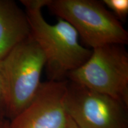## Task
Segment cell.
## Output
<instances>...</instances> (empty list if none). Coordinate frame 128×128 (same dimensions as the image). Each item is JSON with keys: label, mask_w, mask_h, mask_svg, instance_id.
Masks as SVG:
<instances>
[{"label": "cell", "mask_w": 128, "mask_h": 128, "mask_svg": "<svg viewBox=\"0 0 128 128\" xmlns=\"http://www.w3.org/2000/svg\"><path fill=\"white\" fill-rule=\"evenodd\" d=\"M31 35L46 59L49 81L66 80L71 72L87 61L92 50L81 45L77 32L66 21L58 18L55 24L48 23L42 14L48 0H22Z\"/></svg>", "instance_id": "obj_1"}, {"label": "cell", "mask_w": 128, "mask_h": 128, "mask_svg": "<svg viewBox=\"0 0 128 128\" xmlns=\"http://www.w3.org/2000/svg\"><path fill=\"white\" fill-rule=\"evenodd\" d=\"M46 59L32 35L0 61L7 115L12 119L34 99L41 86Z\"/></svg>", "instance_id": "obj_2"}, {"label": "cell", "mask_w": 128, "mask_h": 128, "mask_svg": "<svg viewBox=\"0 0 128 128\" xmlns=\"http://www.w3.org/2000/svg\"><path fill=\"white\" fill-rule=\"evenodd\" d=\"M46 7L70 23L92 49L109 44H128V32L102 1L48 0Z\"/></svg>", "instance_id": "obj_3"}, {"label": "cell", "mask_w": 128, "mask_h": 128, "mask_svg": "<svg viewBox=\"0 0 128 128\" xmlns=\"http://www.w3.org/2000/svg\"><path fill=\"white\" fill-rule=\"evenodd\" d=\"M125 45L92 49L87 61L68 74V80L108 95L128 106V53Z\"/></svg>", "instance_id": "obj_4"}, {"label": "cell", "mask_w": 128, "mask_h": 128, "mask_svg": "<svg viewBox=\"0 0 128 128\" xmlns=\"http://www.w3.org/2000/svg\"><path fill=\"white\" fill-rule=\"evenodd\" d=\"M64 105L81 128H128V106L68 80Z\"/></svg>", "instance_id": "obj_5"}, {"label": "cell", "mask_w": 128, "mask_h": 128, "mask_svg": "<svg viewBox=\"0 0 128 128\" xmlns=\"http://www.w3.org/2000/svg\"><path fill=\"white\" fill-rule=\"evenodd\" d=\"M67 80L42 82L29 105L9 123V128H65L68 116L64 102Z\"/></svg>", "instance_id": "obj_6"}, {"label": "cell", "mask_w": 128, "mask_h": 128, "mask_svg": "<svg viewBox=\"0 0 128 128\" xmlns=\"http://www.w3.org/2000/svg\"><path fill=\"white\" fill-rule=\"evenodd\" d=\"M30 35L24 10L12 0H0V61Z\"/></svg>", "instance_id": "obj_7"}, {"label": "cell", "mask_w": 128, "mask_h": 128, "mask_svg": "<svg viewBox=\"0 0 128 128\" xmlns=\"http://www.w3.org/2000/svg\"><path fill=\"white\" fill-rule=\"evenodd\" d=\"M102 2L120 22L126 20L128 14V0H103Z\"/></svg>", "instance_id": "obj_8"}, {"label": "cell", "mask_w": 128, "mask_h": 128, "mask_svg": "<svg viewBox=\"0 0 128 128\" xmlns=\"http://www.w3.org/2000/svg\"><path fill=\"white\" fill-rule=\"evenodd\" d=\"M5 114H7V110H6V101L4 87L0 76V124L4 122L3 117Z\"/></svg>", "instance_id": "obj_9"}, {"label": "cell", "mask_w": 128, "mask_h": 128, "mask_svg": "<svg viewBox=\"0 0 128 128\" xmlns=\"http://www.w3.org/2000/svg\"><path fill=\"white\" fill-rule=\"evenodd\" d=\"M65 128H80L77 124L72 119L68 116V122H67V124Z\"/></svg>", "instance_id": "obj_10"}, {"label": "cell", "mask_w": 128, "mask_h": 128, "mask_svg": "<svg viewBox=\"0 0 128 128\" xmlns=\"http://www.w3.org/2000/svg\"><path fill=\"white\" fill-rule=\"evenodd\" d=\"M0 128H9V123L4 121L1 124H0Z\"/></svg>", "instance_id": "obj_11"}]
</instances>
